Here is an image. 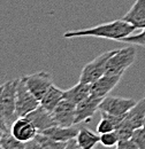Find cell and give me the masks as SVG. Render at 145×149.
Wrapping results in <instances>:
<instances>
[{
    "label": "cell",
    "instance_id": "cell-23",
    "mask_svg": "<svg viewBox=\"0 0 145 149\" xmlns=\"http://www.w3.org/2000/svg\"><path fill=\"white\" fill-rule=\"evenodd\" d=\"M121 41L131 44V45H137V46L145 47V29H142V32H139L137 35H129L123 39H121Z\"/></svg>",
    "mask_w": 145,
    "mask_h": 149
},
{
    "label": "cell",
    "instance_id": "cell-16",
    "mask_svg": "<svg viewBox=\"0 0 145 149\" xmlns=\"http://www.w3.org/2000/svg\"><path fill=\"white\" fill-rule=\"evenodd\" d=\"M25 148H42V149H50V148H67V142H59L51 139L44 133L38 132L36 136L25 143Z\"/></svg>",
    "mask_w": 145,
    "mask_h": 149
},
{
    "label": "cell",
    "instance_id": "cell-27",
    "mask_svg": "<svg viewBox=\"0 0 145 149\" xmlns=\"http://www.w3.org/2000/svg\"><path fill=\"white\" fill-rule=\"evenodd\" d=\"M144 97H145V93H144Z\"/></svg>",
    "mask_w": 145,
    "mask_h": 149
},
{
    "label": "cell",
    "instance_id": "cell-6",
    "mask_svg": "<svg viewBox=\"0 0 145 149\" xmlns=\"http://www.w3.org/2000/svg\"><path fill=\"white\" fill-rule=\"evenodd\" d=\"M27 86L31 91V93L40 101L42 97L45 95L47 90L53 85V78L52 74L46 71H39L36 74H25L22 76Z\"/></svg>",
    "mask_w": 145,
    "mask_h": 149
},
{
    "label": "cell",
    "instance_id": "cell-7",
    "mask_svg": "<svg viewBox=\"0 0 145 149\" xmlns=\"http://www.w3.org/2000/svg\"><path fill=\"white\" fill-rule=\"evenodd\" d=\"M136 102L137 101H135L134 99L105 96L99 104V111L107 112L115 116H125L136 104Z\"/></svg>",
    "mask_w": 145,
    "mask_h": 149
},
{
    "label": "cell",
    "instance_id": "cell-8",
    "mask_svg": "<svg viewBox=\"0 0 145 149\" xmlns=\"http://www.w3.org/2000/svg\"><path fill=\"white\" fill-rule=\"evenodd\" d=\"M55 124L63 127L75 125L76 118V104L67 99H62L52 111Z\"/></svg>",
    "mask_w": 145,
    "mask_h": 149
},
{
    "label": "cell",
    "instance_id": "cell-4",
    "mask_svg": "<svg viewBox=\"0 0 145 149\" xmlns=\"http://www.w3.org/2000/svg\"><path fill=\"white\" fill-rule=\"evenodd\" d=\"M115 49L113 51H107L105 53H101L100 55H98L94 60H92L88 64L84 65L81 76H80V80L82 83H88L92 84L93 81H96L97 79H99L103 74H106V68H107V62L111 58V56L114 54Z\"/></svg>",
    "mask_w": 145,
    "mask_h": 149
},
{
    "label": "cell",
    "instance_id": "cell-1",
    "mask_svg": "<svg viewBox=\"0 0 145 149\" xmlns=\"http://www.w3.org/2000/svg\"><path fill=\"white\" fill-rule=\"evenodd\" d=\"M137 30L132 24L129 22L121 19H114L108 23L99 24L93 28L88 29H81V30H72L68 31L63 35V38L70 39V38L77 37H96V38H105L109 40H115V41H121V39L131 35Z\"/></svg>",
    "mask_w": 145,
    "mask_h": 149
},
{
    "label": "cell",
    "instance_id": "cell-26",
    "mask_svg": "<svg viewBox=\"0 0 145 149\" xmlns=\"http://www.w3.org/2000/svg\"><path fill=\"white\" fill-rule=\"evenodd\" d=\"M143 127H145V119H144V124H143Z\"/></svg>",
    "mask_w": 145,
    "mask_h": 149
},
{
    "label": "cell",
    "instance_id": "cell-21",
    "mask_svg": "<svg viewBox=\"0 0 145 149\" xmlns=\"http://www.w3.org/2000/svg\"><path fill=\"white\" fill-rule=\"evenodd\" d=\"M0 146L2 149H23L25 148V143L18 140L11 131H5L0 136Z\"/></svg>",
    "mask_w": 145,
    "mask_h": 149
},
{
    "label": "cell",
    "instance_id": "cell-3",
    "mask_svg": "<svg viewBox=\"0 0 145 149\" xmlns=\"http://www.w3.org/2000/svg\"><path fill=\"white\" fill-rule=\"evenodd\" d=\"M136 56H137V49L131 44L128 47L115 49L114 54L111 56V58L107 62L106 74H123V72L128 68L134 64Z\"/></svg>",
    "mask_w": 145,
    "mask_h": 149
},
{
    "label": "cell",
    "instance_id": "cell-17",
    "mask_svg": "<svg viewBox=\"0 0 145 149\" xmlns=\"http://www.w3.org/2000/svg\"><path fill=\"white\" fill-rule=\"evenodd\" d=\"M90 94H91V84L78 81L75 86H72V88L65 91L63 99H67V100L72 101V103L77 104L82 100H84L85 97H88Z\"/></svg>",
    "mask_w": 145,
    "mask_h": 149
},
{
    "label": "cell",
    "instance_id": "cell-24",
    "mask_svg": "<svg viewBox=\"0 0 145 149\" xmlns=\"http://www.w3.org/2000/svg\"><path fill=\"white\" fill-rule=\"evenodd\" d=\"M131 139L137 145L138 149H145V127L142 126L136 129L132 133Z\"/></svg>",
    "mask_w": 145,
    "mask_h": 149
},
{
    "label": "cell",
    "instance_id": "cell-9",
    "mask_svg": "<svg viewBox=\"0 0 145 149\" xmlns=\"http://www.w3.org/2000/svg\"><path fill=\"white\" fill-rule=\"evenodd\" d=\"M101 97L94 96L90 94L88 97L82 100L80 103L76 104V118H75V125L89 122L93 117L94 112L99 110V104L101 102Z\"/></svg>",
    "mask_w": 145,
    "mask_h": 149
},
{
    "label": "cell",
    "instance_id": "cell-19",
    "mask_svg": "<svg viewBox=\"0 0 145 149\" xmlns=\"http://www.w3.org/2000/svg\"><path fill=\"white\" fill-rule=\"evenodd\" d=\"M100 113H101V120L99 122V124L97 126V132L99 134L115 131L121 125V123L123 120V117H125V116L111 115V113L104 111H100Z\"/></svg>",
    "mask_w": 145,
    "mask_h": 149
},
{
    "label": "cell",
    "instance_id": "cell-22",
    "mask_svg": "<svg viewBox=\"0 0 145 149\" xmlns=\"http://www.w3.org/2000/svg\"><path fill=\"white\" fill-rule=\"evenodd\" d=\"M118 142H119V135L116 131L100 134V143L105 147H116Z\"/></svg>",
    "mask_w": 145,
    "mask_h": 149
},
{
    "label": "cell",
    "instance_id": "cell-12",
    "mask_svg": "<svg viewBox=\"0 0 145 149\" xmlns=\"http://www.w3.org/2000/svg\"><path fill=\"white\" fill-rule=\"evenodd\" d=\"M122 74H103L99 79L91 84V94L104 99L119 84Z\"/></svg>",
    "mask_w": 145,
    "mask_h": 149
},
{
    "label": "cell",
    "instance_id": "cell-2",
    "mask_svg": "<svg viewBox=\"0 0 145 149\" xmlns=\"http://www.w3.org/2000/svg\"><path fill=\"white\" fill-rule=\"evenodd\" d=\"M18 78L8 80L1 85L0 92V108L6 130L11 131L12 125L18 118L16 113V87Z\"/></svg>",
    "mask_w": 145,
    "mask_h": 149
},
{
    "label": "cell",
    "instance_id": "cell-10",
    "mask_svg": "<svg viewBox=\"0 0 145 149\" xmlns=\"http://www.w3.org/2000/svg\"><path fill=\"white\" fill-rule=\"evenodd\" d=\"M11 132L18 140L24 143L31 141L38 134L37 127L27 117H18L14 122V124L12 125Z\"/></svg>",
    "mask_w": 145,
    "mask_h": 149
},
{
    "label": "cell",
    "instance_id": "cell-5",
    "mask_svg": "<svg viewBox=\"0 0 145 149\" xmlns=\"http://www.w3.org/2000/svg\"><path fill=\"white\" fill-rule=\"evenodd\" d=\"M39 104H40V101L31 93L23 77H20L18 87H16V113L18 116V117L28 116Z\"/></svg>",
    "mask_w": 145,
    "mask_h": 149
},
{
    "label": "cell",
    "instance_id": "cell-11",
    "mask_svg": "<svg viewBox=\"0 0 145 149\" xmlns=\"http://www.w3.org/2000/svg\"><path fill=\"white\" fill-rule=\"evenodd\" d=\"M145 119V97L137 101L136 104L125 115L123 120L120 126L127 127L135 131L138 127H142Z\"/></svg>",
    "mask_w": 145,
    "mask_h": 149
},
{
    "label": "cell",
    "instance_id": "cell-20",
    "mask_svg": "<svg viewBox=\"0 0 145 149\" xmlns=\"http://www.w3.org/2000/svg\"><path fill=\"white\" fill-rule=\"evenodd\" d=\"M63 93L65 91H62L61 88L56 87L55 85H52L47 92L45 93V95L42 97L40 100V104L46 108L49 111H53L54 108L58 106V103L63 99Z\"/></svg>",
    "mask_w": 145,
    "mask_h": 149
},
{
    "label": "cell",
    "instance_id": "cell-13",
    "mask_svg": "<svg viewBox=\"0 0 145 149\" xmlns=\"http://www.w3.org/2000/svg\"><path fill=\"white\" fill-rule=\"evenodd\" d=\"M25 117L29 118L34 123V125L37 127L38 132H43V131L47 130L49 127H52V126L56 125L54 119H53L52 112L49 111L42 104H39L35 110H32Z\"/></svg>",
    "mask_w": 145,
    "mask_h": 149
},
{
    "label": "cell",
    "instance_id": "cell-25",
    "mask_svg": "<svg viewBox=\"0 0 145 149\" xmlns=\"http://www.w3.org/2000/svg\"><path fill=\"white\" fill-rule=\"evenodd\" d=\"M118 149H138L137 145L132 141V139H128V140H120L116 145Z\"/></svg>",
    "mask_w": 145,
    "mask_h": 149
},
{
    "label": "cell",
    "instance_id": "cell-15",
    "mask_svg": "<svg viewBox=\"0 0 145 149\" xmlns=\"http://www.w3.org/2000/svg\"><path fill=\"white\" fill-rule=\"evenodd\" d=\"M78 131H80V129L74 127V126L63 127V126L54 125V126L49 127L47 130L43 131L40 133L46 134L47 136H50L51 139H53L55 141H59V142H68L69 140L76 138V135L78 134Z\"/></svg>",
    "mask_w": 145,
    "mask_h": 149
},
{
    "label": "cell",
    "instance_id": "cell-18",
    "mask_svg": "<svg viewBox=\"0 0 145 149\" xmlns=\"http://www.w3.org/2000/svg\"><path fill=\"white\" fill-rule=\"evenodd\" d=\"M76 141L81 149H92L100 142V134H97L88 127H81L76 135Z\"/></svg>",
    "mask_w": 145,
    "mask_h": 149
},
{
    "label": "cell",
    "instance_id": "cell-14",
    "mask_svg": "<svg viewBox=\"0 0 145 149\" xmlns=\"http://www.w3.org/2000/svg\"><path fill=\"white\" fill-rule=\"evenodd\" d=\"M122 19L136 29H145V0H136Z\"/></svg>",
    "mask_w": 145,
    "mask_h": 149
}]
</instances>
